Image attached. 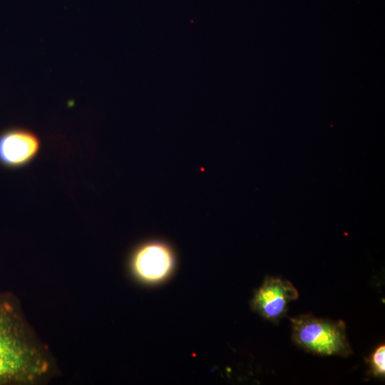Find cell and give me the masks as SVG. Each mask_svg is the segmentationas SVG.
Here are the masks:
<instances>
[{
	"instance_id": "obj_1",
	"label": "cell",
	"mask_w": 385,
	"mask_h": 385,
	"mask_svg": "<svg viewBox=\"0 0 385 385\" xmlns=\"http://www.w3.org/2000/svg\"><path fill=\"white\" fill-rule=\"evenodd\" d=\"M49 369L46 354L31 336L16 303L0 295V385L31 384Z\"/></svg>"
},
{
	"instance_id": "obj_6",
	"label": "cell",
	"mask_w": 385,
	"mask_h": 385,
	"mask_svg": "<svg viewBox=\"0 0 385 385\" xmlns=\"http://www.w3.org/2000/svg\"><path fill=\"white\" fill-rule=\"evenodd\" d=\"M369 361L370 371L376 377L385 375V346L381 344L371 354Z\"/></svg>"
},
{
	"instance_id": "obj_5",
	"label": "cell",
	"mask_w": 385,
	"mask_h": 385,
	"mask_svg": "<svg viewBox=\"0 0 385 385\" xmlns=\"http://www.w3.org/2000/svg\"><path fill=\"white\" fill-rule=\"evenodd\" d=\"M298 297L299 292L292 282L270 276L256 291L252 306L265 319L278 322L286 315L289 302Z\"/></svg>"
},
{
	"instance_id": "obj_4",
	"label": "cell",
	"mask_w": 385,
	"mask_h": 385,
	"mask_svg": "<svg viewBox=\"0 0 385 385\" xmlns=\"http://www.w3.org/2000/svg\"><path fill=\"white\" fill-rule=\"evenodd\" d=\"M41 140L33 130L23 127L8 128L0 133V165L19 169L32 163L38 155Z\"/></svg>"
},
{
	"instance_id": "obj_2",
	"label": "cell",
	"mask_w": 385,
	"mask_h": 385,
	"mask_svg": "<svg viewBox=\"0 0 385 385\" xmlns=\"http://www.w3.org/2000/svg\"><path fill=\"white\" fill-rule=\"evenodd\" d=\"M292 339L302 349L319 356L347 357L353 353L342 320L300 314L289 319Z\"/></svg>"
},
{
	"instance_id": "obj_3",
	"label": "cell",
	"mask_w": 385,
	"mask_h": 385,
	"mask_svg": "<svg viewBox=\"0 0 385 385\" xmlns=\"http://www.w3.org/2000/svg\"><path fill=\"white\" fill-rule=\"evenodd\" d=\"M130 265L141 280L154 283L164 279L175 265V253L167 242L153 240L138 245L133 251Z\"/></svg>"
}]
</instances>
